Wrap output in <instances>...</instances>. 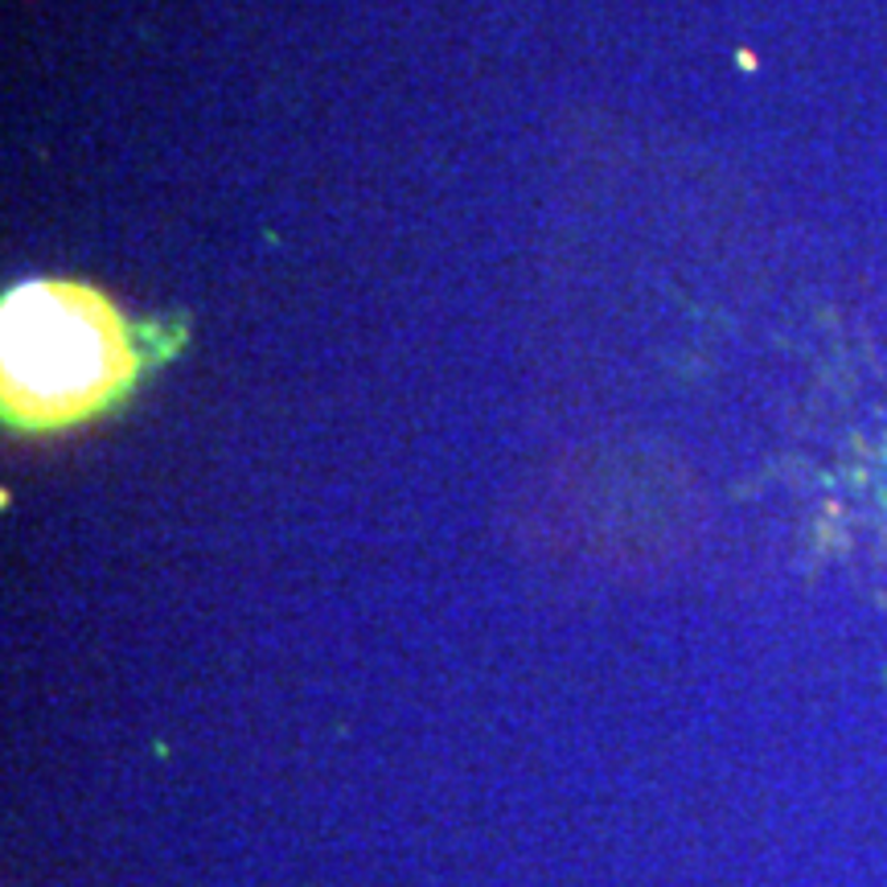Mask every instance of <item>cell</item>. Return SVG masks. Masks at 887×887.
<instances>
[{"label":"cell","mask_w":887,"mask_h":887,"mask_svg":"<svg viewBox=\"0 0 887 887\" xmlns=\"http://www.w3.org/2000/svg\"><path fill=\"white\" fill-rule=\"evenodd\" d=\"M153 329L132 333L103 292L74 280H29L4 292L0 375L4 419L58 431L111 407L153 362Z\"/></svg>","instance_id":"1"}]
</instances>
